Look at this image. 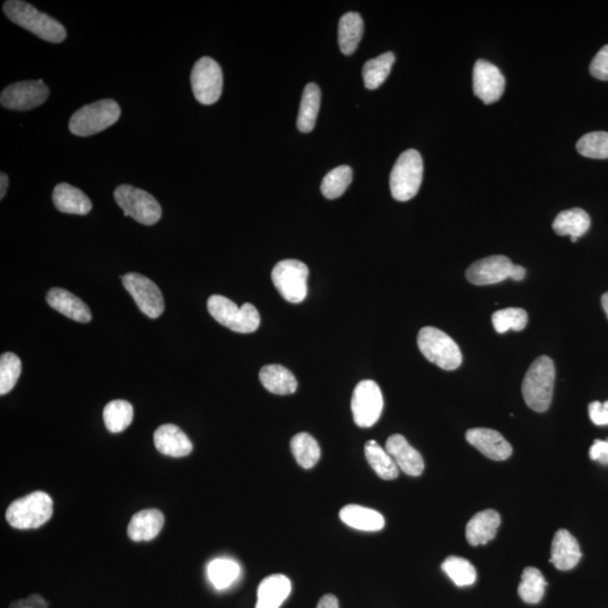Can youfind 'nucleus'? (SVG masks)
I'll list each match as a JSON object with an SVG mask.
<instances>
[{
    "mask_svg": "<svg viewBox=\"0 0 608 608\" xmlns=\"http://www.w3.org/2000/svg\"><path fill=\"white\" fill-rule=\"evenodd\" d=\"M4 12L12 23L20 25L36 34L40 39L51 44H61L67 37V31L61 23L20 0H10L4 4Z\"/></svg>",
    "mask_w": 608,
    "mask_h": 608,
    "instance_id": "obj_1",
    "label": "nucleus"
},
{
    "mask_svg": "<svg viewBox=\"0 0 608 608\" xmlns=\"http://www.w3.org/2000/svg\"><path fill=\"white\" fill-rule=\"evenodd\" d=\"M555 381L554 361L539 356L531 363L523 380L522 393L526 405L537 412H544L551 405Z\"/></svg>",
    "mask_w": 608,
    "mask_h": 608,
    "instance_id": "obj_2",
    "label": "nucleus"
},
{
    "mask_svg": "<svg viewBox=\"0 0 608 608\" xmlns=\"http://www.w3.org/2000/svg\"><path fill=\"white\" fill-rule=\"evenodd\" d=\"M53 501L48 493L36 491L12 501L7 508L8 524L17 530L39 529L53 517Z\"/></svg>",
    "mask_w": 608,
    "mask_h": 608,
    "instance_id": "obj_3",
    "label": "nucleus"
},
{
    "mask_svg": "<svg viewBox=\"0 0 608 608\" xmlns=\"http://www.w3.org/2000/svg\"><path fill=\"white\" fill-rule=\"evenodd\" d=\"M207 310L219 324L235 333L252 334L261 326V316L252 304L239 308L228 297L212 296L207 300Z\"/></svg>",
    "mask_w": 608,
    "mask_h": 608,
    "instance_id": "obj_4",
    "label": "nucleus"
},
{
    "mask_svg": "<svg viewBox=\"0 0 608 608\" xmlns=\"http://www.w3.org/2000/svg\"><path fill=\"white\" fill-rule=\"evenodd\" d=\"M424 164L422 156L415 149H409L399 157L390 175V190L399 202L409 201L418 193L423 182Z\"/></svg>",
    "mask_w": 608,
    "mask_h": 608,
    "instance_id": "obj_5",
    "label": "nucleus"
},
{
    "mask_svg": "<svg viewBox=\"0 0 608 608\" xmlns=\"http://www.w3.org/2000/svg\"><path fill=\"white\" fill-rule=\"evenodd\" d=\"M419 351L429 362L437 367L453 371L462 364V353L458 344L448 334L434 327L420 329L418 338Z\"/></svg>",
    "mask_w": 608,
    "mask_h": 608,
    "instance_id": "obj_6",
    "label": "nucleus"
},
{
    "mask_svg": "<svg viewBox=\"0 0 608 608\" xmlns=\"http://www.w3.org/2000/svg\"><path fill=\"white\" fill-rule=\"evenodd\" d=\"M120 117L116 101L101 100L78 109L70 118L69 129L78 137H89L116 125Z\"/></svg>",
    "mask_w": 608,
    "mask_h": 608,
    "instance_id": "obj_7",
    "label": "nucleus"
},
{
    "mask_svg": "<svg viewBox=\"0 0 608 608\" xmlns=\"http://www.w3.org/2000/svg\"><path fill=\"white\" fill-rule=\"evenodd\" d=\"M309 269L296 259H285L276 263L272 272L276 290L290 304H301L308 295Z\"/></svg>",
    "mask_w": 608,
    "mask_h": 608,
    "instance_id": "obj_8",
    "label": "nucleus"
},
{
    "mask_svg": "<svg viewBox=\"0 0 608 608\" xmlns=\"http://www.w3.org/2000/svg\"><path fill=\"white\" fill-rule=\"evenodd\" d=\"M118 207L125 211L126 216H131L139 223L152 225L161 218V207L158 201L146 191L131 185L118 186L114 192Z\"/></svg>",
    "mask_w": 608,
    "mask_h": 608,
    "instance_id": "obj_9",
    "label": "nucleus"
},
{
    "mask_svg": "<svg viewBox=\"0 0 608 608\" xmlns=\"http://www.w3.org/2000/svg\"><path fill=\"white\" fill-rule=\"evenodd\" d=\"M384 395L377 382L364 380L355 386L352 412L357 426L369 428L376 425L384 411Z\"/></svg>",
    "mask_w": 608,
    "mask_h": 608,
    "instance_id": "obj_10",
    "label": "nucleus"
},
{
    "mask_svg": "<svg viewBox=\"0 0 608 608\" xmlns=\"http://www.w3.org/2000/svg\"><path fill=\"white\" fill-rule=\"evenodd\" d=\"M195 99L203 105L216 103L223 93V75L219 63L203 57L195 63L191 74Z\"/></svg>",
    "mask_w": 608,
    "mask_h": 608,
    "instance_id": "obj_11",
    "label": "nucleus"
},
{
    "mask_svg": "<svg viewBox=\"0 0 608 608\" xmlns=\"http://www.w3.org/2000/svg\"><path fill=\"white\" fill-rule=\"evenodd\" d=\"M126 290L134 297L138 308L149 318L156 319L163 314L165 301L158 285L142 274L129 273L122 278Z\"/></svg>",
    "mask_w": 608,
    "mask_h": 608,
    "instance_id": "obj_12",
    "label": "nucleus"
},
{
    "mask_svg": "<svg viewBox=\"0 0 608 608\" xmlns=\"http://www.w3.org/2000/svg\"><path fill=\"white\" fill-rule=\"evenodd\" d=\"M49 93V87L44 80H29L10 85L4 89L0 103L10 109L29 110L44 104Z\"/></svg>",
    "mask_w": 608,
    "mask_h": 608,
    "instance_id": "obj_13",
    "label": "nucleus"
},
{
    "mask_svg": "<svg viewBox=\"0 0 608 608\" xmlns=\"http://www.w3.org/2000/svg\"><path fill=\"white\" fill-rule=\"evenodd\" d=\"M474 92L484 104L499 101L505 92V77L499 68L486 61L475 62Z\"/></svg>",
    "mask_w": 608,
    "mask_h": 608,
    "instance_id": "obj_14",
    "label": "nucleus"
},
{
    "mask_svg": "<svg viewBox=\"0 0 608 608\" xmlns=\"http://www.w3.org/2000/svg\"><path fill=\"white\" fill-rule=\"evenodd\" d=\"M514 263L508 257L496 255L480 259L466 270V279L474 285H491L503 282L512 276Z\"/></svg>",
    "mask_w": 608,
    "mask_h": 608,
    "instance_id": "obj_15",
    "label": "nucleus"
},
{
    "mask_svg": "<svg viewBox=\"0 0 608 608\" xmlns=\"http://www.w3.org/2000/svg\"><path fill=\"white\" fill-rule=\"evenodd\" d=\"M466 441L493 461H505L512 455V445L500 433L489 428H472L466 434Z\"/></svg>",
    "mask_w": 608,
    "mask_h": 608,
    "instance_id": "obj_16",
    "label": "nucleus"
},
{
    "mask_svg": "<svg viewBox=\"0 0 608 608\" xmlns=\"http://www.w3.org/2000/svg\"><path fill=\"white\" fill-rule=\"evenodd\" d=\"M386 452L393 458L399 469L405 472L410 477H418L424 471V460L422 455L408 443L402 435L395 434L390 436L385 444Z\"/></svg>",
    "mask_w": 608,
    "mask_h": 608,
    "instance_id": "obj_17",
    "label": "nucleus"
},
{
    "mask_svg": "<svg viewBox=\"0 0 608 608\" xmlns=\"http://www.w3.org/2000/svg\"><path fill=\"white\" fill-rule=\"evenodd\" d=\"M154 442L158 452L167 457H187L193 450L192 442L180 427L173 424H166L157 429Z\"/></svg>",
    "mask_w": 608,
    "mask_h": 608,
    "instance_id": "obj_18",
    "label": "nucleus"
},
{
    "mask_svg": "<svg viewBox=\"0 0 608 608\" xmlns=\"http://www.w3.org/2000/svg\"><path fill=\"white\" fill-rule=\"evenodd\" d=\"M581 559L580 543L567 530L556 531L552 541L550 563L561 572L576 567Z\"/></svg>",
    "mask_w": 608,
    "mask_h": 608,
    "instance_id": "obj_19",
    "label": "nucleus"
},
{
    "mask_svg": "<svg viewBox=\"0 0 608 608\" xmlns=\"http://www.w3.org/2000/svg\"><path fill=\"white\" fill-rule=\"evenodd\" d=\"M46 301L51 308L72 320L83 322V324H87L92 320V312L88 305L69 291L54 288L49 291Z\"/></svg>",
    "mask_w": 608,
    "mask_h": 608,
    "instance_id": "obj_20",
    "label": "nucleus"
},
{
    "mask_svg": "<svg viewBox=\"0 0 608 608\" xmlns=\"http://www.w3.org/2000/svg\"><path fill=\"white\" fill-rule=\"evenodd\" d=\"M501 518L496 510L487 509L475 514L466 525V539L472 547L484 546L496 537Z\"/></svg>",
    "mask_w": 608,
    "mask_h": 608,
    "instance_id": "obj_21",
    "label": "nucleus"
},
{
    "mask_svg": "<svg viewBox=\"0 0 608 608\" xmlns=\"http://www.w3.org/2000/svg\"><path fill=\"white\" fill-rule=\"evenodd\" d=\"M165 517L157 509L142 510L131 518L127 535L134 542L151 541L163 530Z\"/></svg>",
    "mask_w": 608,
    "mask_h": 608,
    "instance_id": "obj_22",
    "label": "nucleus"
},
{
    "mask_svg": "<svg viewBox=\"0 0 608 608\" xmlns=\"http://www.w3.org/2000/svg\"><path fill=\"white\" fill-rule=\"evenodd\" d=\"M53 199L54 207L62 214L86 215L93 207L91 199L83 191L67 182L55 186Z\"/></svg>",
    "mask_w": 608,
    "mask_h": 608,
    "instance_id": "obj_23",
    "label": "nucleus"
},
{
    "mask_svg": "<svg viewBox=\"0 0 608 608\" xmlns=\"http://www.w3.org/2000/svg\"><path fill=\"white\" fill-rule=\"evenodd\" d=\"M291 581L287 576L265 578L258 587L256 608H280L291 594Z\"/></svg>",
    "mask_w": 608,
    "mask_h": 608,
    "instance_id": "obj_24",
    "label": "nucleus"
},
{
    "mask_svg": "<svg viewBox=\"0 0 608 608\" xmlns=\"http://www.w3.org/2000/svg\"><path fill=\"white\" fill-rule=\"evenodd\" d=\"M340 520L352 529L377 531L385 525V517L377 510L359 505H347L339 513Z\"/></svg>",
    "mask_w": 608,
    "mask_h": 608,
    "instance_id": "obj_25",
    "label": "nucleus"
},
{
    "mask_svg": "<svg viewBox=\"0 0 608 608\" xmlns=\"http://www.w3.org/2000/svg\"><path fill=\"white\" fill-rule=\"evenodd\" d=\"M263 388L270 393L280 395L295 393L297 389V381L291 371L279 364L266 365L259 372Z\"/></svg>",
    "mask_w": 608,
    "mask_h": 608,
    "instance_id": "obj_26",
    "label": "nucleus"
},
{
    "mask_svg": "<svg viewBox=\"0 0 608 608\" xmlns=\"http://www.w3.org/2000/svg\"><path fill=\"white\" fill-rule=\"evenodd\" d=\"M552 228L556 235L570 236L572 241L576 242L578 238L584 236L589 231L590 218L582 208H570L556 216Z\"/></svg>",
    "mask_w": 608,
    "mask_h": 608,
    "instance_id": "obj_27",
    "label": "nucleus"
},
{
    "mask_svg": "<svg viewBox=\"0 0 608 608\" xmlns=\"http://www.w3.org/2000/svg\"><path fill=\"white\" fill-rule=\"evenodd\" d=\"M321 92L317 84L310 83L302 93L299 116H297V129L302 134H309L314 129L320 109Z\"/></svg>",
    "mask_w": 608,
    "mask_h": 608,
    "instance_id": "obj_28",
    "label": "nucleus"
},
{
    "mask_svg": "<svg viewBox=\"0 0 608 608\" xmlns=\"http://www.w3.org/2000/svg\"><path fill=\"white\" fill-rule=\"evenodd\" d=\"M364 33L362 17L357 12H346L338 24V41L340 50L346 55L355 53Z\"/></svg>",
    "mask_w": 608,
    "mask_h": 608,
    "instance_id": "obj_29",
    "label": "nucleus"
},
{
    "mask_svg": "<svg viewBox=\"0 0 608 608\" xmlns=\"http://www.w3.org/2000/svg\"><path fill=\"white\" fill-rule=\"evenodd\" d=\"M365 457L369 465L381 479L393 480L398 477V466L386 450L381 448L376 441H369L365 445Z\"/></svg>",
    "mask_w": 608,
    "mask_h": 608,
    "instance_id": "obj_30",
    "label": "nucleus"
},
{
    "mask_svg": "<svg viewBox=\"0 0 608 608\" xmlns=\"http://www.w3.org/2000/svg\"><path fill=\"white\" fill-rule=\"evenodd\" d=\"M291 450L296 462L304 469H312L320 460V446L308 433H299L293 437Z\"/></svg>",
    "mask_w": 608,
    "mask_h": 608,
    "instance_id": "obj_31",
    "label": "nucleus"
},
{
    "mask_svg": "<svg viewBox=\"0 0 608 608\" xmlns=\"http://www.w3.org/2000/svg\"><path fill=\"white\" fill-rule=\"evenodd\" d=\"M394 61V54L393 53H386L365 63L363 68L365 87L368 89L380 87L388 78Z\"/></svg>",
    "mask_w": 608,
    "mask_h": 608,
    "instance_id": "obj_32",
    "label": "nucleus"
},
{
    "mask_svg": "<svg viewBox=\"0 0 608 608\" xmlns=\"http://www.w3.org/2000/svg\"><path fill=\"white\" fill-rule=\"evenodd\" d=\"M103 418L110 433L126 431L134 420V407L126 401H113L104 408Z\"/></svg>",
    "mask_w": 608,
    "mask_h": 608,
    "instance_id": "obj_33",
    "label": "nucleus"
},
{
    "mask_svg": "<svg viewBox=\"0 0 608 608\" xmlns=\"http://www.w3.org/2000/svg\"><path fill=\"white\" fill-rule=\"evenodd\" d=\"M547 582L539 569L529 567L523 572L518 595L527 604H538L546 593Z\"/></svg>",
    "mask_w": 608,
    "mask_h": 608,
    "instance_id": "obj_34",
    "label": "nucleus"
},
{
    "mask_svg": "<svg viewBox=\"0 0 608 608\" xmlns=\"http://www.w3.org/2000/svg\"><path fill=\"white\" fill-rule=\"evenodd\" d=\"M239 573V564L229 559H215L207 567L208 580L220 590L232 585Z\"/></svg>",
    "mask_w": 608,
    "mask_h": 608,
    "instance_id": "obj_35",
    "label": "nucleus"
},
{
    "mask_svg": "<svg viewBox=\"0 0 608 608\" xmlns=\"http://www.w3.org/2000/svg\"><path fill=\"white\" fill-rule=\"evenodd\" d=\"M442 570L458 587L471 586L477 580V572L474 565L460 556H449L442 563Z\"/></svg>",
    "mask_w": 608,
    "mask_h": 608,
    "instance_id": "obj_36",
    "label": "nucleus"
},
{
    "mask_svg": "<svg viewBox=\"0 0 608 608\" xmlns=\"http://www.w3.org/2000/svg\"><path fill=\"white\" fill-rule=\"evenodd\" d=\"M352 180L353 170L350 166H339L327 174L321 182V192L327 199H338L345 193Z\"/></svg>",
    "mask_w": 608,
    "mask_h": 608,
    "instance_id": "obj_37",
    "label": "nucleus"
},
{
    "mask_svg": "<svg viewBox=\"0 0 608 608\" xmlns=\"http://www.w3.org/2000/svg\"><path fill=\"white\" fill-rule=\"evenodd\" d=\"M529 321V316L524 309L507 308L499 310L492 314L493 328L499 334L507 333L508 330L522 331Z\"/></svg>",
    "mask_w": 608,
    "mask_h": 608,
    "instance_id": "obj_38",
    "label": "nucleus"
},
{
    "mask_svg": "<svg viewBox=\"0 0 608 608\" xmlns=\"http://www.w3.org/2000/svg\"><path fill=\"white\" fill-rule=\"evenodd\" d=\"M577 150L586 158L608 159V132H590L577 142Z\"/></svg>",
    "mask_w": 608,
    "mask_h": 608,
    "instance_id": "obj_39",
    "label": "nucleus"
},
{
    "mask_svg": "<svg viewBox=\"0 0 608 608\" xmlns=\"http://www.w3.org/2000/svg\"><path fill=\"white\" fill-rule=\"evenodd\" d=\"M22 373V362L12 353H5L0 357V394L10 393L15 388Z\"/></svg>",
    "mask_w": 608,
    "mask_h": 608,
    "instance_id": "obj_40",
    "label": "nucleus"
},
{
    "mask_svg": "<svg viewBox=\"0 0 608 608\" xmlns=\"http://www.w3.org/2000/svg\"><path fill=\"white\" fill-rule=\"evenodd\" d=\"M590 74L599 80H608V45L603 46L590 63Z\"/></svg>",
    "mask_w": 608,
    "mask_h": 608,
    "instance_id": "obj_41",
    "label": "nucleus"
},
{
    "mask_svg": "<svg viewBox=\"0 0 608 608\" xmlns=\"http://www.w3.org/2000/svg\"><path fill=\"white\" fill-rule=\"evenodd\" d=\"M589 417L592 422L597 426H606L608 425V401H594L588 407Z\"/></svg>",
    "mask_w": 608,
    "mask_h": 608,
    "instance_id": "obj_42",
    "label": "nucleus"
},
{
    "mask_svg": "<svg viewBox=\"0 0 608 608\" xmlns=\"http://www.w3.org/2000/svg\"><path fill=\"white\" fill-rule=\"evenodd\" d=\"M590 458L594 461L608 465V440H596L589 450Z\"/></svg>",
    "mask_w": 608,
    "mask_h": 608,
    "instance_id": "obj_43",
    "label": "nucleus"
},
{
    "mask_svg": "<svg viewBox=\"0 0 608 608\" xmlns=\"http://www.w3.org/2000/svg\"><path fill=\"white\" fill-rule=\"evenodd\" d=\"M10 608H48V603L40 595L34 594L28 598L12 602Z\"/></svg>",
    "mask_w": 608,
    "mask_h": 608,
    "instance_id": "obj_44",
    "label": "nucleus"
},
{
    "mask_svg": "<svg viewBox=\"0 0 608 608\" xmlns=\"http://www.w3.org/2000/svg\"><path fill=\"white\" fill-rule=\"evenodd\" d=\"M317 608H339L338 599L334 596V595H325V596L319 601Z\"/></svg>",
    "mask_w": 608,
    "mask_h": 608,
    "instance_id": "obj_45",
    "label": "nucleus"
},
{
    "mask_svg": "<svg viewBox=\"0 0 608 608\" xmlns=\"http://www.w3.org/2000/svg\"><path fill=\"white\" fill-rule=\"evenodd\" d=\"M525 275L526 270L524 269V267L520 265H514L512 276H510V279L514 280H523L525 279Z\"/></svg>",
    "mask_w": 608,
    "mask_h": 608,
    "instance_id": "obj_46",
    "label": "nucleus"
},
{
    "mask_svg": "<svg viewBox=\"0 0 608 608\" xmlns=\"http://www.w3.org/2000/svg\"><path fill=\"white\" fill-rule=\"evenodd\" d=\"M8 176L6 174L2 173V175H0V199L5 198V195L7 193V189H8Z\"/></svg>",
    "mask_w": 608,
    "mask_h": 608,
    "instance_id": "obj_47",
    "label": "nucleus"
},
{
    "mask_svg": "<svg viewBox=\"0 0 608 608\" xmlns=\"http://www.w3.org/2000/svg\"><path fill=\"white\" fill-rule=\"evenodd\" d=\"M602 305L604 312H605L606 316L608 318V292H606L605 295H604L602 297Z\"/></svg>",
    "mask_w": 608,
    "mask_h": 608,
    "instance_id": "obj_48",
    "label": "nucleus"
}]
</instances>
